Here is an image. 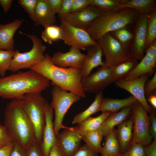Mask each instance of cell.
Wrapping results in <instances>:
<instances>
[{
    "label": "cell",
    "mask_w": 156,
    "mask_h": 156,
    "mask_svg": "<svg viewBox=\"0 0 156 156\" xmlns=\"http://www.w3.org/2000/svg\"><path fill=\"white\" fill-rule=\"evenodd\" d=\"M156 40V9L148 15L146 25V38L145 51L151 44Z\"/></svg>",
    "instance_id": "4dcf8cb0"
},
{
    "label": "cell",
    "mask_w": 156,
    "mask_h": 156,
    "mask_svg": "<svg viewBox=\"0 0 156 156\" xmlns=\"http://www.w3.org/2000/svg\"><path fill=\"white\" fill-rule=\"evenodd\" d=\"M16 50H4L0 49V75L4 77L9 70L12 60Z\"/></svg>",
    "instance_id": "e575fe53"
},
{
    "label": "cell",
    "mask_w": 156,
    "mask_h": 156,
    "mask_svg": "<svg viewBox=\"0 0 156 156\" xmlns=\"http://www.w3.org/2000/svg\"><path fill=\"white\" fill-rule=\"evenodd\" d=\"M52 100L50 104L55 114L54 121V131L57 136L60 131L68 127L63 125L64 117L71 106L81 98L75 94L68 92L55 84H52Z\"/></svg>",
    "instance_id": "52a82bcc"
},
{
    "label": "cell",
    "mask_w": 156,
    "mask_h": 156,
    "mask_svg": "<svg viewBox=\"0 0 156 156\" xmlns=\"http://www.w3.org/2000/svg\"><path fill=\"white\" fill-rule=\"evenodd\" d=\"M125 8L133 9L136 11L140 15L148 14L152 11L156 9V1L126 0L117 10Z\"/></svg>",
    "instance_id": "484cf974"
},
{
    "label": "cell",
    "mask_w": 156,
    "mask_h": 156,
    "mask_svg": "<svg viewBox=\"0 0 156 156\" xmlns=\"http://www.w3.org/2000/svg\"><path fill=\"white\" fill-rule=\"evenodd\" d=\"M33 70L66 91L73 92L82 98L86 97L85 92L81 85V69L70 67L63 68L57 66L52 62L51 56L46 53L43 59L31 67Z\"/></svg>",
    "instance_id": "7a4b0ae2"
},
{
    "label": "cell",
    "mask_w": 156,
    "mask_h": 156,
    "mask_svg": "<svg viewBox=\"0 0 156 156\" xmlns=\"http://www.w3.org/2000/svg\"><path fill=\"white\" fill-rule=\"evenodd\" d=\"M139 15L136 11L129 8L102 12L91 23L86 31L96 41L107 33L133 24Z\"/></svg>",
    "instance_id": "277c9868"
},
{
    "label": "cell",
    "mask_w": 156,
    "mask_h": 156,
    "mask_svg": "<svg viewBox=\"0 0 156 156\" xmlns=\"http://www.w3.org/2000/svg\"><path fill=\"white\" fill-rule=\"evenodd\" d=\"M53 13L57 14L60 9L62 0H47Z\"/></svg>",
    "instance_id": "7dc6e473"
},
{
    "label": "cell",
    "mask_w": 156,
    "mask_h": 156,
    "mask_svg": "<svg viewBox=\"0 0 156 156\" xmlns=\"http://www.w3.org/2000/svg\"><path fill=\"white\" fill-rule=\"evenodd\" d=\"M102 156H109V155H102ZM116 156H122V154H120L119 155Z\"/></svg>",
    "instance_id": "f5cc1de1"
},
{
    "label": "cell",
    "mask_w": 156,
    "mask_h": 156,
    "mask_svg": "<svg viewBox=\"0 0 156 156\" xmlns=\"http://www.w3.org/2000/svg\"><path fill=\"white\" fill-rule=\"evenodd\" d=\"M19 32L29 38L32 42L33 46L31 49L27 52L21 53L16 50L9 70L13 73L24 69H30L41 62L44 57V53L46 49L42 40L36 35L27 34L21 31Z\"/></svg>",
    "instance_id": "8992f818"
},
{
    "label": "cell",
    "mask_w": 156,
    "mask_h": 156,
    "mask_svg": "<svg viewBox=\"0 0 156 156\" xmlns=\"http://www.w3.org/2000/svg\"><path fill=\"white\" fill-rule=\"evenodd\" d=\"M138 60L132 56L112 68V74L115 82L123 79L138 64Z\"/></svg>",
    "instance_id": "f1b7e54d"
},
{
    "label": "cell",
    "mask_w": 156,
    "mask_h": 156,
    "mask_svg": "<svg viewBox=\"0 0 156 156\" xmlns=\"http://www.w3.org/2000/svg\"><path fill=\"white\" fill-rule=\"evenodd\" d=\"M56 138V143L63 156H72L81 146L82 137L75 127L64 129Z\"/></svg>",
    "instance_id": "5bb4252c"
},
{
    "label": "cell",
    "mask_w": 156,
    "mask_h": 156,
    "mask_svg": "<svg viewBox=\"0 0 156 156\" xmlns=\"http://www.w3.org/2000/svg\"><path fill=\"white\" fill-rule=\"evenodd\" d=\"M103 92L96 94L93 102L84 111L76 114L73 119V124H79L86 119L90 116L99 111L102 101L103 98Z\"/></svg>",
    "instance_id": "83f0119b"
},
{
    "label": "cell",
    "mask_w": 156,
    "mask_h": 156,
    "mask_svg": "<svg viewBox=\"0 0 156 156\" xmlns=\"http://www.w3.org/2000/svg\"><path fill=\"white\" fill-rule=\"evenodd\" d=\"M25 19H16L5 24H0V49L12 50L14 48V35Z\"/></svg>",
    "instance_id": "44dd1931"
},
{
    "label": "cell",
    "mask_w": 156,
    "mask_h": 156,
    "mask_svg": "<svg viewBox=\"0 0 156 156\" xmlns=\"http://www.w3.org/2000/svg\"><path fill=\"white\" fill-rule=\"evenodd\" d=\"M13 147L9 156H26L25 149L20 143L15 140H12Z\"/></svg>",
    "instance_id": "ee69618b"
},
{
    "label": "cell",
    "mask_w": 156,
    "mask_h": 156,
    "mask_svg": "<svg viewBox=\"0 0 156 156\" xmlns=\"http://www.w3.org/2000/svg\"><path fill=\"white\" fill-rule=\"evenodd\" d=\"M132 106L124 108L118 112L110 114L99 129L106 137L114 127L125 121L131 113Z\"/></svg>",
    "instance_id": "603a6c76"
},
{
    "label": "cell",
    "mask_w": 156,
    "mask_h": 156,
    "mask_svg": "<svg viewBox=\"0 0 156 156\" xmlns=\"http://www.w3.org/2000/svg\"><path fill=\"white\" fill-rule=\"evenodd\" d=\"M13 141L7 145L0 148V156H9L13 147Z\"/></svg>",
    "instance_id": "c3c4849f"
},
{
    "label": "cell",
    "mask_w": 156,
    "mask_h": 156,
    "mask_svg": "<svg viewBox=\"0 0 156 156\" xmlns=\"http://www.w3.org/2000/svg\"><path fill=\"white\" fill-rule=\"evenodd\" d=\"M144 146L142 143L131 142L129 149L124 153L122 156H145Z\"/></svg>",
    "instance_id": "d590c367"
},
{
    "label": "cell",
    "mask_w": 156,
    "mask_h": 156,
    "mask_svg": "<svg viewBox=\"0 0 156 156\" xmlns=\"http://www.w3.org/2000/svg\"><path fill=\"white\" fill-rule=\"evenodd\" d=\"M126 0H91V5L97 8L103 12H107L117 10Z\"/></svg>",
    "instance_id": "836d02e7"
},
{
    "label": "cell",
    "mask_w": 156,
    "mask_h": 156,
    "mask_svg": "<svg viewBox=\"0 0 156 156\" xmlns=\"http://www.w3.org/2000/svg\"><path fill=\"white\" fill-rule=\"evenodd\" d=\"M105 144L100 153L110 156H116L121 154L120 149L117 138L116 130L114 128L110 131L105 137Z\"/></svg>",
    "instance_id": "4316f807"
},
{
    "label": "cell",
    "mask_w": 156,
    "mask_h": 156,
    "mask_svg": "<svg viewBox=\"0 0 156 156\" xmlns=\"http://www.w3.org/2000/svg\"><path fill=\"white\" fill-rule=\"evenodd\" d=\"M2 125L0 123V127H1Z\"/></svg>",
    "instance_id": "db71d44e"
},
{
    "label": "cell",
    "mask_w": 156,
    "mask_h": 156,
    "mask_svg": "<svg viewBox=\"0 0 156 156\" xmlns=\"http://www.w3.org/2000/svg\"><path fill=\"white\" fill-rule=\"evenodd\" d=\"M91 0H73L70 13H75L85 9L91 5Z\"/></svg>",
    "instance_id": "74e56055"
},
{
    "label": "cell",
    "mask_w": 156,
    "mask_h": 156,
    "mask_svg": "<svg viewBox=\"0 0 156 156\" xmlns=\"http://www.w3.org/2000/svg\"><path fill=\"white\" fill-rule=\"evenodd\" d=\"M156 91L149 95L147 100L154 109H156Z\"/></svg>",
    "instance_id": "816d5d0a"
},
{
    "label": "cell",
    "mask_w": 156,
    "mask_h": 156,
    "mask_svg": "<svg viewBox=\"0 0 156 156\" xmlns=\"http://www.w3.org/2000/svg\"><path fill=\"white\" fill-rule=\"evenodd\" d=\"M150 126V133L154 140H156V117L154 111H152L149 116Z\"/></svg>",
    "instance_id": "f6af8a7d"
},
{
    "label": "cell",
    "mask_w": 156,
    "mask_h": 156,
    "mask_svg": "<svg viewBox=\"0 0 156 156\" xmlns=\"http://www.w3.org/2000/svg\"><path fill=\"white\" fill-rule=\"evenodd\" d=\"M131 113L133 122L131 142L141 143L144 146L148 145L153 138L150 133V122L148 112L137 101L132 107Z\"/></svg>",
    "instance_id": "ba28073f"
},
{
    "label": "cell",
    "mask_w": 156,
    "mask_h": 156,
    "mask_svg": "<svg viewBox=\"0 0 156 156\" xmlns=\"http://www.w3.org/2000/svg\"><path fill=\"white\" fill-rule=\"evenodd\" d=\"M86 54L81 53L80 49L71 47L66 53L60 51L55 52L51 57L52 62L55 65L63 68L70 67L81 69Z\"/></svg>",
    "instance_id": "e0dca14e"
},
{
    "label": "cell",
    "mask_w": 156,
    "mask_h": 156,
    "mask_svg": "<svg viewBox=\"0 0 156 156\" xmlns=\"http://www.w3.org/2000/svg\"><path fill=\"white\" fill-rule=\"evenodd\" d=\"M32 21L36 26H42L44 28L55 23V14L52 10L47 0H38Z\"/></svg>",
    "instance_id": "ffe728a7"
},
{
    "label": "cell",
    "mask_w": 156,
    "mask_h": 156,
    "mask_svg": "<svg viewBox=\"0 0 156 156\" xmlns=\"http://www.w3.org/2000/svg\"><path fill=\"white\" fill-rule=\"evenodd\" d=\"M95 6L90 5L85 9L70 13L60 18L72 25L86 31L91 23L102 13Z\"/></svg>",
    "instance_id": "2e32d148"
},
{
    "label": "cell",
    "mask_w": 156,
    "mask_h": 156,
    "mask_svg": "<svg viewBox=\"0 0 156 156\" xmlns=\"http://www.w3.org/2000/svg\"><path fill=\"white\" fill-rule=\"evenodd\" d=\"M137 101L132 95L122 99L103 98L100 111L110 114L116 112L125 107L132 106Z\"/></svg>",
    "instance_id": "7402d4cb"
},
{
    "label": "cell",
    "mask_w": 156,
    "mask_h": 156,
    "mask_svg": "<svg viewBox=\"0 0 156 156\" xmlns=\"http://www.w3.org/2000/svg\"><path fill=\"white\" fill-rule=\"evenodd\" d=\"M102 49L105 58V65L113 68L131 56L130 51L125 49L111 33L96 41Z\"/></svg>",
    "instance_id": "9c48e42d"
},
{
    "label": "cell",
    "mask_w": 156,
    "mask_h": 156,
    "mask_svg": "<svg viewBox=\"0 0 156 156\" xmlns=\"http://www.w3.org/2000/svg\"><path fill=\"white\" fill-rule=\"evenodd\" d=\"M156 90V73H154L153 77L148 80L145 84L144 92L146 97H148Z\"/></svg>",
    "instance_id": "ab89813d"
},
{
    "label": "cell",
    "mask_w": 156,
    "mask_h": 156,
    "mask_svg": "<svg viewBox=\"0 0 156 156\" xmlns=\"http://www.w3.org/2000/svg\"><path fill=\"white\" fill-rule=\"evenodd\" d=\"M98 154L85 144L81 146L72 156H98Z\"/></svg>",
    "instance_id": "60d3db41"
},
{
    "label": "cell",
    "mask_w": 156,
    "mask_h": 156,
    "mask_svg": "<svg viewBox=\"0 0 156 156\" xmlns=\"http://www.w3.org/2000/svg\"><path fill=\"white\" fill-rule=\"evenodd\" d=\"M20 101L34 127L36 141L41 145L45 124L44 108L47 101L39 93L26 94Z\"/></svg>",
    "instance_id": "5b68a950"
},
{
    "label": "cell",
    "mask_w": 156,
    "mask_h": 156,
    "mask_svg": "<svg viewBox=\"0 0 156 156\" xmlns=\"http://www.w3.org/2000/svg\"><path fill=\"white\" fill-rule=\"evenodd\" d=\"M45 124L44 128L43 140L41 147L44 156H49L51 147L56 142L53 122L54 111L47 101L44 108Z\"/></svg>",
    "instance_id": "ac0fdd59"
},
{
    "label": "cell",
    "mask_w": 156,
    "mask_h": 156,
    "mask_svg": "<svg viewBox=\"0 0 156 156\" xmlns=\"http://www.w3.org/2000/svg\"><path fill=\"white\" fill-rule=\"evenodd\" d=\"M103 135L99 128L89 132L82 137L83 140L87 146L94 151L100 153L102 146L101 142Z\"/></svg>",
    "instance_id": "f546056e"
},
{
    "label": "cell",
    "mask_w": 156,
    "mask_h": 156,
    "mask_svg": "<svg viewBox=\"0 0 156 156\" xmlns=\"http://www.w3.org/2000/svg\"><path fill=\"white\" fill-rule=\"evenodd\" d=\"M13 1L12 0H0V5L5 13L9 11Z\"/></svg>",
    "instance_id": "681fc988"
},
{
    "label": "cell",
    "mask_w": 156,
    "mask_h": 156,
    "mask_svg": "<svg viewBox=\"0 0 156 156\" xmlns=\"http://www.w3.org/2000/svg\"><path fill=\"white\" fill-rule=\"evenodd\" d=\"M140 61L123 79L128 80L148 74L149 76L155 72L156 65V40L145 51Z\"/></svg>",
    "instance_id": "9a60e30c"
},
{
    "label": "cell",
    "mask_w": 156,
    "mask_h": 156,
    "mask_svg": "<svg viewBox=\"0 0 156 156\" xmlns=\"http://www.w3.org/2000/svg\"><path fill=\"white\" fill-rule=\"evenodd\" d=\"M4 123L12 140L17 142L25 148L36 141L34 127L20 100L12 99L7 104L4 112Z\"/></svg>",
    "instance_id": "3957f363"
},
{
    "label": "cell",
    "mask_w": 156,
    "mask_h": 156,
    "mask_svg": "<svg viewBox=\"0 0 156 156\" xmlns=\"http://www.w3.org/2000/svg\"><path fill=\"white\" fill-rule=\"evenodd\" d=\"M86 51L87 53L81 69L82 79L90 75L92 70L94 68L105 64V62L102 61L103 53L102 49L98 43L90 46Z\"/></svg>",
    "instance_id": "d6986e66"
},
{
    "label": "cell",
    "mask_w": 156,
    "mask_h": 156,
    "mask_svg": "<svg viewBox=\"0 0 156 156\" xmlns=\"http://www.w3.org/2000/svg\"><path fill=\"white\" fill-rule=\"evenodd\" d=\"M73 0H62L61 5L57 13L59 18L70 13Z\"/></svg>",
    "instance_id": "b9f144b4"
},
{
    "label": "cell",
    "mask_w": 156,
    "mask_h": 156,
    "mask_svg": "<svg viewBox=\"0 0 156 156\" xmlns=\"http://www.w3.org/2000/svg\"><path fill=\"white\" fill-rule=\"evenodd\" d=\"M114 82L112 68L105 65L100 66L95 72L82 79L81 83L85 92L96 94L103 92L106 87Z\"/></svg>",
    "instance_id": "8fae6325"
},
{
    "label": "cell",
    "mask_w": 156,
    "mask_h": 156,
    "mask_svg": "<svg viewBox=\"0 0 156 156\" xmlns=\"http://www.w3.org/2000/svg\"><path fill=\"white\" fill-rule=\"evenodd\" d=\"M38 0H19L18 3L33 20Z\"/></svg>",
    "instance_id": "8d00e7d4"
},
{
    "label": "cell",
    "mask_w": 156,
    "mask_h": 156,
    "mask_svg": "<svg viewBox=\"0 0 156 156\" xmlns=\"http://www.w3.org/2000/svg\"><path fill=\"white\" fill-rule=\"evenodd\" d=\"M49 156H63L56 143L51 148Z\"/></svg>",
    "instance_id": "f907efd6"
},
{
    "label": "cell",
    "mask_w": 156,
    "mask_h": 156,
    "mask_svg": "<svg viewBox=\"0 0 156 156\" xmlns=\"http://www.w3.org/2000/svg\"><path fill=\"white\" fill-rule=\"evenodd\" d=\"M62 36L61 28L55 25L44 27L41 34L42 39L50 44H52L53 42L57 40H62Z\"/></svg>",
    "instance_id": "1f68e13d"
},
{
    "label": "cell",
    "mask_w": 156,
    "mask_h": 156,
    "mask_svg": "<svg viewBox=\"0 0 156 156\" xmlns=\"http://www.w3.org/2000/svg\"><path fill=\"white\" fill-rule=\"evenodd\" d=\"M25 149L26 156H44L41 145L36 141Z\"/></svg>",
    "instance_id": "f35d334b"
},
{
    "label": "cell",
    "mask_w": 156,
    "mask_h": 156,
    "mask_svg": "<svg viewBox=\"0 0 156 156\" xmlns=\"http://www.w3.org/2000/svg\"><path fill=\"white\" fill-rule=\"evenodd\" d=\"M50 86V81L32 70L0 78V97L21 100L30 93H39Z\"/></svg>",
    "instance_id": "6da1fadb"
},
{
    "label": "cell",
    "mask_w": 156,
    "mask_h": 156,
    "mask_svg": "<svg viewBox=\"0 0 156 156\" xmlns=\"http://www.w3.org/2000/svg\"><path fill=\"white\" fill-rule=\"evenodd\" d=\"M12 142L3 125L0 127V148L7 145Z\"/></svg>",
    "instance_id": "7bdbcfd3"
},
{
    "label": "cell",
    "mask_w": 156,
    "mask_h": 156,
    "mask_svg": "<svg viewBox=\"0 0 156 156\" xmlns=\"http://www.w3.org/2000/svg\"><path fill=\"white\" fill-rule=\"evenodd\" d=\"M133 119L132 116L128 120L124 121L118 125L116 130L117 138L120 150L125 152L131 143L133 136Z\"/></svg>",
    "instance_id": "cb8c5ba5"
},
{
    "label": "cell",
    "mask_w": 156,
    "mask_h": 156,
    "mask_svg": "<svg viewBox=\"0 0 156 156\" xmlns=\"http://www.w3.org/2000/svg\"><path fill=\"white\" fill-rule=\"evenodd\" d=\"M64 43L71 47L86 50L90 46L97 43L85 30L75 27L65 20L60 19Z\"/></svg>",
    "instance_id": "30bf717a"
},
{
    "label": "cell",
    "mask_w": 156,
    "mask_h": 156,
    "mask_svg": "<svg viewBox=\"0 0 156 156\" xmlns=\"http://www.w3.org/2000/svg\"><path fill=\"white\" fill-rule=\"evenodd\" d=\"M149 75L146 74L138 77L128 80L120 79L116 81V85L131 93L143 106L148 113H151L152 107L148 104L144 92L145 83Z\"/></svg>",
    "instance_id": "7c38bea8"
},
{
    "label": "cell",
    "mask_w": 156,
    "mask_h": 156,
    "mask_svg": "<svg viewBox=\"0 0 156 156\" xmlns=\"http://www.w3.org/2000/svg\"><path fill=\"white\" fill-rule=\"evenodd\" d=\"M125 50L130 51L133 33L126 28H122L110 32Z\"/></svg>",
    "instance_id": "d6a6232c"
},
{
    "label": "cell",
    "mask_w": 156,
    "mask_h": 156,
    "mask_svg": "<svg viewBox=\"0 0 156 156\" xmlns=\"http://www.w3.org/2000/svg\"><path fill=\"white\" fill-rule=\"evenodd\" d=\"M110 114L108 112H102L97 117H92L90 116L78 124L75 127V129L82 137L86 133L98 129Z\"/></svg>",
    "instance_id": "d4e9b609"
},
{
    "label": "cell",
    "mask_w": 156,
    "mask_h": 156,
    "mask_svg": "<svg viewBox=\"0 0 156 156\" xmlns=\"http://www.w3.org/2000/svg\"><path fill=\"white\" fill-rule=\"evenodd\" d=\"M148 15H139L135 21L130 53L131 55L138 60H141L144 55Z\"/></svg>",
    "instance_id": "4fadbf2b"
},
{
    "label": "cell",
    "mask_w": 156,
    "mask_h": 156,
    "mask_svg": "<svg viewBox=\"0 0 156 156\" xmlns=\"http://www.w3.org/2000/svg\"><path fill=\"white\" fill-rule=\"evenodd\" d=\"M144 150L145 156H156V140L145 146Z\"/></svg>",
    "instance_id": "bcb514c9"
}]
</instances>
